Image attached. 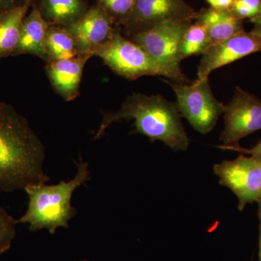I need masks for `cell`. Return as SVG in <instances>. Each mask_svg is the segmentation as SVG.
<instances>
[{
	"label": "cell",
	"instance_id": "obj_1",
	"mask_svg": "<svg viewBox=\"0 0 261 261\" xmlns=\"http://www.w3.org/2000/svg\"><path fill=\"white\" fill-rule=\"evenodd\" d=\"M45 149L25 117L0 102V192L47 183Z\"/></svg>",
	"mask_w": 261,
	"mask_h": 261
},
{
	"label": "cell",
	"instance_id": "obj_2",
	"mask_svg": "<svg viewBox=\"0 0 261 261\" xmlns=\"http://www.w3.org/2000/svg\"><path fill=\"white\" fill-rule=\"evenodd\" d=\"M123 120H133L135 132L160 140L173 150H186L189 138L181 121L176 103L162 96L132 93L118 111L103 113L94 140L104 135L111 125Z\"/></svg>",
	"mask_w": 261,
	"mask_h": 261
},
{
	"label": "cell",
	"instance_id": "obj_3",
	"mask_svg": "<svg viewBox=\"0 0 261 261\" xmlns=\"http://www.w3.org/2000/svg\"><path fill=\"white\" fill-rule=\"evenodd\" d=\"M77 173L68 181L57 185L46 183L30 185L25 191L29 197L28 208L18 223L28 224L31 231L47 229L55 233L59 228H68L69 221L76 215L71 199L78 187L90 179L88 163L81 158L77 163Z\"/></svg>",
	"mask_w": 261,
	"mask_h": 261
},
{
	"label": "cell",
	"instance_id": "obj_4",
	"mask_svg": "<svg viewBox=\"0 0 261 261\" xmlns=\"http://www.w3.org/2000/svg\"><path fill=\"white\" fill-rule=\"evenodd\" d=\"M105 64L123 78L135 80L145 75H161L174 83L191 84L185 73H178L154 61L140 46L122 34L117 25L112 37L95 51Z\"/></svg>",
	"mask_w": 261,
	"mask_h": 261
},
{
	"label": "cell",
	"instance_id": "obj_5",
	"mask_svg": "<svg viewBox=\"0 0 261 261\" xmlns=\"http://www.w3.org/2000/svg\"><path fill=\"white\" fill-rule=\"evenodd\" d=\"M166 82L176 94L180 114L196 130L205 135L214 129L219 116L224 113L226 105L214 97L208 80H197L189 84Z\"/></svg>",
	"mask_w": 261,
	"mask_h": 261
},
{
	"label": "cell",
	"instance_id": "obj_6",
	"mask_svg": "<svg viewBox=\"0 0 261 261\" xmlns=\"http://www.w3.org/2000/svg\"><path fill=\"white\" fill-rule=\"evenodd\" d=\"M192 23L190 20H167L127 38L142 47L159 64L182 73L178 48L184 34Z\"/></svg>",
	"mask_w": 261,
	"mask_h": 261
},
{
	"label": "cell",
	"instance_id": "obj_7",
	"mask_svg": "<svg viewBox=\"0 0 261 261\" xmlns=\"http://www.w3.org/2000/svg\"><path fill=\"white\" fill-rule=\"evenodd\" d=\"M223 147H238L244 137L261 130V99L237 87L224 111Z\"/></svg>",
	"mask_w": 261,
	"mask_h": 261
},
{
	"label": "cell",
	"instance_id": "obj_8",
	"mask_svg": "<svg viewBox=\"0 0 261 261\" xmlns=\"http://www.w3.org/2000/svg\"><path fill=\"white\" fill-rule=\"evenodd\" d=\"M219 183L228 187L238 199V209L243 211L249 203L257 202L261 195V161L240 155L233 161L215 165Z\"/></svg>",
	"mask_w": 261,
	"mask_h": 261
},
{
	"label": "cell",
	"instance_id": "obj_9",
	"mask_svg": "<svg viewBox=\"0 0 261 261\" xmlns=\"http://www.w3.org/2000/svg\"><path fill=\"white\" fill-rule=\"evenodd\" d=\"M196 14L197 11L185 0H137L121 30L125 37H129L167 20L194 21Z\"/></svg>",
	"mask_w": 261,
	"mask_h": 261
},
{
	"label": "cell",
	"instance_id": "obj_10",
	"mask_svg": "<svg viewBox=\"0 0 261 261\" xmlns=\"http://www.w3.org/2000/svg\"><path fill=\"white\" fill-rule=\"evenodd\" d=\"M116 24L104 10L94 3L75 23L65 27L74 39L80 56L94 57L110 41Z\"/></svg>",
	"mask_w": 261,
	"mask_h": 261
},
{
	"label": "cell",
	"instance_id": "obj_11",
	"mask_svg": "<svg viewBox=\"0 0 261 261\" xmlns=\"http://www.w3.org/2000/svg\"><path fill=\"white\" fill-rule=\"evenodd\" d=\"M261 51V38L245 31L224 42L212 44L202 55L197 68V79L208 80L215 70Z\"/></svg>",
	"mask_w": 261,
	"mask_h": 261
},
{
	"label": "cell",
	"instance_id": "obj_12",
	"mask_svg": "<svg viewBox=\"0 0 261 261\" xmlns=\"http://www.w3.org/2000/svg\"><path fill=\"white\" fill-rule=\"evenodd\" d=\"M90 58L79 56L71 59L47 62L46 72L49 82L65 100L69 102L78 97L84 66Z\"/></svg>",
	"mask_w": 261,
	"mask_h": 261
},
{
	"label": "cell",
	"instance_id": "obj_13",
	"mask_svg": "<svg viewBox=\"0 0 261 261\" xmlns=\"http://www.w3.org/2000/svg\"><path fill=\"white\" fill-rule=\"evenodd\" d=\"M49 25L33 2L32 8L23 19L18 44L12 56L30 54L47 62L45 42Z\"/></svg>",
	"mask_w": 261,
	"mask_h": 261
},
{
	"label": "cell",
	"instance_id": "obj_14",
	"mask_svg": "<svg viewBox=\"0 0 261 261\" xmlns=\"http://www.w3.org/2000/svg\"><path fill=\"white\" fill-rule=\"evenodd\" d=\"M195 21L206 29L212 44L224 42L245 31L243 20L237 18L230 10L203 8L197 11Z\"/></svg>",
	"mask_w": 261,
	"mask_h": 261
},
{
	"label": "cell",
	"instance_id": "obj_15",
	"mask_svg": "<svg viewBox=\"0 0 261 261\" xmlns=\"http://www.w3.org/2000/svg\"><path fill=\"white\" fill-rule=\"evenodd\" d=\"M43 18L50 25L67 27L75 23L88 10L87 0H34Z\"/></svg>",
	"mask_w": 261,
	"mask_h": 261
},
{
	"label": "cell",
	"instance_id": "obj_16",
	"mask_svg": "<svg viewBox=\"0 0 261 261\" xmlns=\"http://www.w3.org/2000/svg\"><path fill=\"white\" fill-rule=\"evenodd\" d=\"M34 0L17 9L0 15V58L12 56L18 45L22 24Z\"/></svg>",
	"mask_w": 261,
	"mask_h": 261
},
{
	"label": "cell",
	"instance_id": "obj_17",
	"mask_svg": "<svg viewBox=\"0 0 261 261\" xmlns=\"http://www.w3.org/2000/svg\"><path fill=\"white\" fill-rule=\"evenodd\" d=\"M47 62L71 59L80 56L73 37L63 25H50L45 42Z\"/></svg>",
	"mask_w": 261,
	"mask_h": 261
},
{
	"label": "cell",
	"instance_id": "obj_18",
	"mask_svg": "<svg viewBox=\"0 0 261 261\" xmlns=\"http://www.w3.org/2000/svg\"><path fill=\"white\" fill-rule=\"evenodd\" d=\"M212 45L210 37L206 29L194 20L182 38L178 48L179 61L190 56L203 55Z\"/></svg>",
	"mask_w": 261,
	"mask_h": 261
},
{
	"label": "cell",
	"instance_id": "obj_19",
	"mask_svg": "<svg viewBox=\"0 0 261 261\" xmlns=\"http://www.w3.org/2000/svg\"><path fill=\"white\" fill-rule=\"evenodd\" d=\"M137 2V0H96V3L120 27L132 14Z\"/></svg>",
	"mask_w": 261,
	"mask_h": 261
},
{
	"label": "cell",
	"instance_id": "obj_20",
	"mask_svg": "<svg viewBox=\"0 0 261 261\" xmlns=\"http://www.w3.org/2000/svg\"><path fill=\"white\" fill-rule=\"evenodd\" d=\"M230 12L240 20L252 22L261 16V0H234Z\"/></svg>",
	"mask_w": 261,
	"mask_h": 261
},
{
	"label": "cell",
	"instance_id": "obj_21",
	"mask_svg": "<svg viewBox=\"0 0 261 261\" xmlns=\"http://www.w3.org/2000/svg\"><path fill=\"white\" fill-rule=\"evenodd\" d=\"M18 221L8 214L4 208L0 207V252L5 251L14 238L15 226Z\"/></svg>",
	"mask_w": 261,
	"mask_h": 261
},
{
	"label": "cell",
	"instance_id": "obj_22",
	"mask_svg": "<svg viewBox=\"0 0 261 261\" xmlns=\"http://www.w3.org/2000/svg\"><path fill=\"white\" fill-rule=\"evenodd\" d=\"M219 147L220 148L229 149V150L238 151V152H242V153L244 154H248L252 156V157L255 158V159L260 160L261 161V141L255 147L250 149L243 148V147H240V146H238V147H223V146H219Z\"/></svg>",
	"mask_w": 261,
	"mask_h": 261
},
{
	"label": "cell",
	"instance_id": "obj_23",
	"mask_svg": "<svg viewBox=\"0 0 261 261\" xmlns=\"http://www.w3.org/2000/svg\"><path fill=\"white\" fill-rule=\"evenodd\" d=\"M28 2L29 0H0V15L20 8Z\"/></svg>",
	"mask_w": 261,
	"mask_h": 261
},
{
	"label": "cell",
	"instance_id": "obj_24",
	"mask_svg": "<svg viewBox=\"0 0 261 261\" xmlns=\"http://www.w3.org/2000/svg\"><path fill=\"white\" fill-rule=\"evenodd\" d=\"M210 8L219 10H230L234 0H205Z\"/></svg>",
	"mask_w": 261,
	"mask_h": 261
},
{
	"label": "cell",
	"instance_id": "obj_25",
	"mask_svg": "<svg viewBox=\"0 0 261 261\" xmlns=\"http://www.w3.org/2000/svg\"><path fill=\"white\" fill-rule=\"evenodd\" d=\"M254 24L253 29H252L251 32L255 35L258 36L261 38V16L258 18L255 19L252 22Z\"/></svg>",
	"mask_w": 261,
	"mask_h": 261
},
{
	"label": "cell",
	"instance_id": "obj_26",
	"mask_svg": "<svg viewBox=\"0 0 261 261\" xmlns=\"http://www.w3.org/2000/svg\"><path fill=\"white\" fill-rule=\"evenodd\" d=\"M257 202H258V217L259 219H260V221H261V195L260 197H259Z\"/></svg>",
	"mask_w": 261,
	"mask_h": 261
},
{
	"label": "cell",
	"instance_id": "obj_27",
	"mask_svg": "<svg viewBox=\"0 0 261 261\" xmlns=\"http://www.w3.org/2000/svg\"><path fill=\"white\" fill-rule=\"evenodd\" d=\"M259 261H261V221L260 224V245H259Z\"/></svg>",
	"mask_w": 261,
	"mask_h": 261
}]
</instances>
